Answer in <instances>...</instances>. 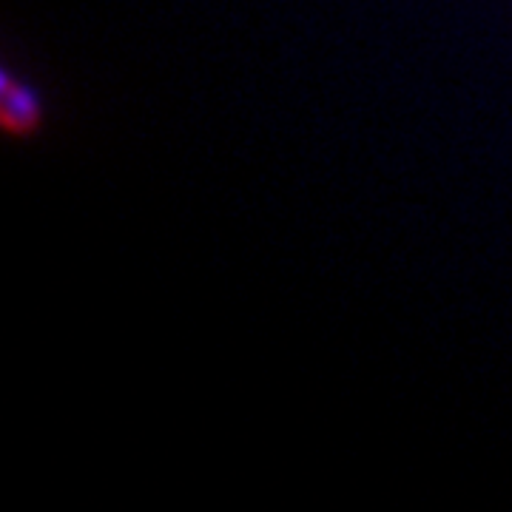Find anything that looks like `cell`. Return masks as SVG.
<instances>
[{
    "label": "cell",
    "instance_id": "1",
    "mask_svg": "<svg viewBox=\"0 0 512 512\" xmlns=\"http://www.w3.org/2000/svg\"><path fill=\"white\" fill-rule=\"evenodd\" d=\"M3 120L15 131H29L40 120V103L26 86H15L12 77H3Z\"/></svg>",
    "mask_w": 512,
    "mask_h": 512
}]
</instances>
